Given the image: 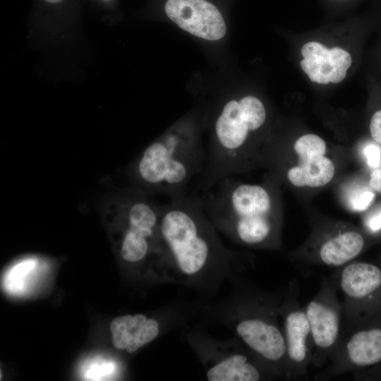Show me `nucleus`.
Listing matches in <instances>:
<instances>
[{
    "label": "nucleus",
    "mask_w": 381,
    "mask_h": 381,
    "mask_svg": "<svg viewBox=\"0 0 381 381\" xmlns=\"http://www.w3.org/2000/svg\"><path fill=\"white\" fill-rule=\"evenodd\" d=\"M163 9L169 20L195 37L217 41L226 35L224 16L209 0H166Z\"/></svg>",
    "instance_id": "nucleus-10"
},
{
    "label": "nucleus",
    "mask_w": 381,
    "mask_h": 381,
    "mask_svg": "<svg viewBox=\"0 0 381 381\" xmlns=\"http://www.w3.org/2000/svg\"><path fill=\"white\" fill-rule=\"evenodd\" d=\"M365 246V238L358 231L345 230L327 237L315 252V263L341 267L355 259Z\"/></svg>",
    "instance_id": "nucleus-12"
},
{
    "label": "nucleus",
    "mask_w": 381,
    "mask_h": 381,
    "mask_svg": "<svg viewBox=\"0 0 381 381\" xmlns=\"http://www.w3.org/2000/svg\"><path fill=\"white\" fill-rule=\"evenodd\" d=\"M369 129L373 139L381 145V109H377L372 114Z\"/></svg>",
    "instance_id": "nucleus-20"
},
{
    "label": "nucleus",
    "mask_w": 381,
    "mask_h": 381,
    "mask_svg": "<svg viewBox=\"0 0 381 381\" xmlns=\"http://www.w3.org/2000/svg\"><path fill=\"white\" fill-rule=\"evenodd\" d=\"M265 373H269L252 355L239 352L212 365L206 371V377L210 381H258Z\"/></svg>",
    "instance_id": "nucleus-13"
},
{
    "label": "nucleus",
    "mask_w": 381,
    "mask_h": 381,
    "mask_svg": "<svg viewBox=\"0 0 381 381\" xmlns=\"http://www.w3.org/2000/svg\"><path fill=\"white\" fill-rule=\"evenodd\" d=\"M279 305L250 303L238 319L235 330L251 355L270 375L288 378L286 344L279 323Z\"/></svg>",
    "instance_id": "nucleus-4"
},
{
    "label": "nucleus",
    "mask_w": 381,
    "mask_h": 381,
    "mask_svg": "<svg viewBox=\"0 0 381 381\" xmlns=\"http://www.w3.org/2000/svg\"><path fill=\"white\" fill-rule=\"evenodd\" d=\"M214 227L198 193L170 200L161 206L160 248L181 274L195 277L210 265L234 255L222 245Z\"/></svg>",
    "instance_id": "nucleus-2"
},
{
    "label": "nucleus",
    "mask_w": 381,
    "mask_h": 381,
    "mask_svg": "<svg viewBox=\"0 0 381 381\" xmlns=\"http://www.w3.org/2000/svg\"><path fill=\"white\" fill-rule=\"evenodd\" d=\"M369 185L373 190L381 193V168L375 169L371 172Z\"/></svg>",
    "instance_id": "nucleus-21"
},
{
    "label": "nucleus",
    "mask_w": 381,
    "mask_h": 381,
    "mask_svg": "<svg viewBox=\"0 0 381 381\" xmlns=\"http://www.w3.org/2000/svg\"><path fill=\"white\" fill-rule=\"evenodd\" d=\"M367 164L373 169H377L381 161L380 148L375 143H368L363 148Z\"/></svg>",
    "instance_id": "nucleus-19"
},
{
    "label": "nucleus",
    "mask_w": 381,
    "mask_h": 381,
    "mask_svg": "<svg viewBox=\"0 0 381 381\" xmlns=\"http://www.w3.org/2000/svg\"><path fill=\"white\" fill-rule=\"evenodd\" d=\"M327 59L334 68H341L346 71L353 62L351 54L340 47L329 49Z\"/></svg>",
    "instance_id": "nucleus-17"
},
{
    "label": "nucleus",
    "mask_w": 381,
    "mask_h": 381,
    "mask_svg": "<svg viewBox=\"0 0 381 381\" xmlns=\"http://www.w3.org/2000/svg\"><path fill=\"white\" fill-rule=\"evenodd\" d=\"M282 319L288 378H306L312 361L313 344L309 322L298 300V286L291 280L283 301L279 306Z\"/></svg>",
    "instance_id": "nucleus-8"
},
{
    "label": "nucleus",
    "mask_w": 381,
    "mask_h": 381,
    "mask_svg": "<svg viewBox=\"0 0 381 381\" xmlns=\"http://www.w3.org/2000/svg\"><path fill=\"white\" fill-rule=\"evenodd\" d=\"M97 4L109 10L113 9L118 0H95Z\"/></svg>",
    "instance_id": "nucleus-24"
},
{
    "label": "nucleus",
    "mask_w": 381,
    "mask_h": 381,
    "mask_svg": "<svg viewBox=\"0 0 381 381\" xmlns=\"http://www.w3.org/2000/svg\"><path fill=\"white\" fill-rule=\"evenodd\" d=\"M334 277L344 297L345 334L361 325L370 303L381 296V270L371 263L351 261L341 267Z\"/></svg>",
    "instance_id": "nucleus-7"
},
{
    "label": "nucleus",
    "mask_w": 381,
    "mask_h": 381,
    "mask_svg": "<svg viewBox=\"0 0 381 381\" xmlns=\"http://www.w3.org/2000/svg\"><path fill=\"white\" fill-rule=\"evenodd\" d=\"M380 59H381V52H380ZM381 60V59H380Z\"/></svg>",
    "instance_id": "nucleus-25"
},
{
    "label": "nucleus",
    "mask_w": 381,
    "mask_h": 381,
    "mask_svg": "<svg viewBox=\"0 0 381 381\" xmlns=\"http://www.w3.org/2000/svg\"><path fill=\"white\" fill-rule=\"evenodd\" d=\"M198 194L213 225L229 237L249 246L272 243L276 218L272 195L265 186L229 176Z\"/></svg>",
    "instance_id": "nucleus-3"
},
{
    "label": "nucleus",
    "mask_w": 381,
    "mask_h": 381,
    "mask_svg": "<svg viewBox=\"0 0 381 381\" xmlns=\"http://www.w3.org/2000/svg\"><path fill=\"white\" fill-rule=\"evenodd\" d=\"M77 11L76 0H35V15L42 18L71 17Z\"/></svg>",
    "instance_id": "nucleus-15"
},
{
    "label": "nucleus",
    "mask_w": 381,
    "mask_h": 381,
    "mask_svg": "<svg viewBox=\"0 0 381 381\" xmlns=\"http://www.w3.org/2000/svg\"><path fill=\"white\" fill-rule=\"evenodd\" d=\"M298 164L290 168L287 178L297 187H321L329 183L334 177L333 162L325 154L315 153L298 156Z\"/></svg>",
    "instance_id": "nucleus-14"
},
{
    "label": "nucleus",
    "mask_w": 381,
    "mask_h": 381,
    "mask_svg": "<svg viewBox=\"0 0 381 381\" xmlns=\"http://www.w3.org/2000/svg\"><path fill=\"white\" fill-rule=\"evenodd\" d=\"M369 226L373 231H377L381 228V212L370 219Z\"/></svg>",
    "instance_id": "nucleus-23"
},
{
    "label": "nucleus",
    "mask_w": 381,
    "mask_h": 381,
    "mask_svg": "<svg viewBox=\"0 0 381 381\" xmlns=\"http://www.w3.org/2000/svg\"><path fill=\"white\" fill-rule=\"evenodd\" d=\"M374 197V193L369 189L356 190L349 197V207L354 211H363L369 207Z\"/></svg>",
    "instance_id": "nucleus-16"
},
{
    "label": "nucleus",
    "mask_w": 381,
    "mask_h": 381,
    "mask_svg": "<svg viewBox=\"0 0 381 381\" xmlns=\"http://www.w3.org/2000/svg\"><path fill=\"white\" fill-rule=\"evenodd\" d=\"M206 160L196 127L184 121L150 144L133 167L138 186L145 192L161 193L170 200L191 192Z\"/></svg>",
    "instance_id": "nucleus-1"
},
{
    "label": "nucleus",
    "mask_w": 381,
    "mask_h": 381,
    "mask_svg": "<svg viewBox=\"0 0 381 381\" xmlns=\"http://www.w3.org/2000/svg\"><path fill=\"white\" fill-rule=\"evenodd\" d=\"M119 207L125 222L121 255L128 262L143 260L150 252L152 241L160 238L161 206L149 200L139 188L128 191Z\"/></svg>",
    "instance_id": "nucleus-5"
},
{
    "label": "nucleus",
    "mask_w": 381,
    "mask_h": 381,
    "mask_svg": "<svg viewBox=\"0 0 381 381\" xmlns=\"http://www.w3.org/2000/svg\"><path fill=\"white\" fill-rule=\"evenodd\" d=\"M337 289L334 276L323 279L319 291L305 308L313 344L311 363L318 368L330 358L341 338L342 304Z\"/></svg>",
    "instance_id": "nucleus-6"
},
{
    "label": "nucleus",
    "mask_w": 381,
    "mask_h": 381,
    "mask_svg": "<svg viewBox=\"0 0 381 381\" xmlns=\"http://www.w3.org/2000/svg\"><path fill=\"white\" fill-rule=\"evenodd\" d=\"M110 329L114 347L132 353L157 338L159 325L143 314L127 315L114 319Z\"/></svg>",
    "instance_id": "nucleus-11"
},
{
    "label": "nucleus",
    "mask_w": 381,
    "mask_h": 381,
    "mask_svg": "<svg viewBox=\"0 0 381 381\" xmlns=\"http://www.w3.org/2000/svg\"><path fill=\"white\" fill-rule=\"evenodd\" d=\"M346 75V70L341 68H334L329 75V82L332 83H339L345 78Z\"/></svg>",
    "instance_id": "nucleus-22"
},
{
    "label": "nucleus",
    "mask_w": 381,
    "mask_h": 381,
    "mask_svg": "<svg viewBox=\"0 0 381 381\" xmlns=\"http://www.w3.org/2000/svg\"><path fill=\"white\" fill-rule=\"evenodd\" d=\"M329 360L320 380L381 362V325L359 326L342 334Z\"/></svg>",
    "instance_id": "nucleus-9"
},
{
    "label": "nucleus",
    "mask_w": 381,
    "mask_h": 381,
    "mask_svg": "<svg viewBox=\"0 0 381 381\" xmlns=\"http://www.w3.org/2000/svg\"><path fill=\"white\" fill-rule=\"evenodd\" d=\"M329 49L318 42H308L304 44L301 53L303 58H327Z\"/></svg>",
    "instance_id": "nucleus-18"
}]
</instances>
